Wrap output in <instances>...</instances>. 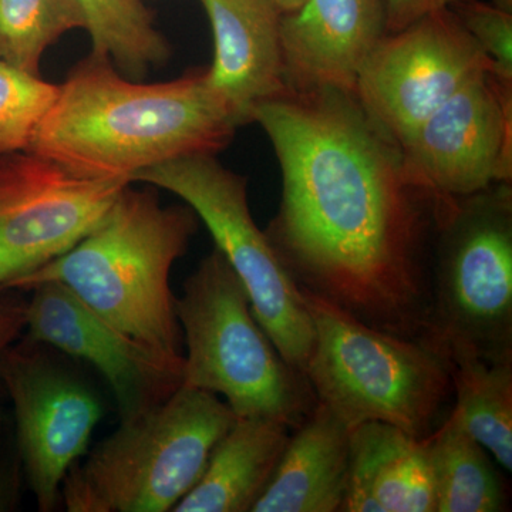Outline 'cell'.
<instances>
[{
	"label": "cell",
	"mask_w": 512,
	"mask_h": 512,
	"mask_svg": "<svg viewBox=\"0 0 512 512\" xmlns=\"http://www.w3.org/2000/svg\"><path fill=\"white\" fill-rule=\"evenodd\" d=\"M274 146L282 200L265 234L299 289L377 330L426 343L436 201L356 97L289 92L251 111Z\"/></svg>",
	"instance_id": "6da1fadb"
},
{
	"label": "cell",
	"mask_w": 512,
	"mask_h": 512,
	"mask_svg": "<svg viewBox=\"0 0 512 512\" xmlns=\"http://www.w3.org/2000/svg\"><path fill=\"white\" fill-rule=\"evenodd\" d=\"M237 127L207 73L138 83L92 53L60 84L26 151L83 177L133 183L156 165L217 153Z\"/></svg>",
	"instance_id": "7a4b0ae2"
},
{
	"label": "cell",
	"mask_w": 512,
	"mask_h": 512,
	"mask_svg": "<svg viewBox=\"0 0 512 512\" xmlns=\"http://www.w3.org/2000/svg\"><path fill=\"white\" fill-rule=\"evenodd\" d=\"M130 185L82 241L6 291L57 282L124 335L184 356L170 274L197 231V215L190 207H163L156 194Z\"/></svg>",
	"instance_id": "3957f363"
},
{
	"label": "cell",
	"mask_w": 512,
	"mask_h": 512,
	"mask_svg": "<svg viewBox=\"0 0 512 512\" xmlns=\"http://www.w3.org/2000/svg\"><path fill=\"white\" fill-rule=\"evenodd\" d=\"M184 333L183 386L224 397L239 419H264L292 431L318 406L305 373L289 365L258 322L247 289L217 248L175 296Z\"/></svg>",
	"instance_id": "277c9868"
},
{
	"label": "cell",
	"mask_w": 512,
	"mask_h": 512,
	"mask_svg": "<svg viewBox=\"0 0 512 512\" xmlns=\"http://www.w3.org/2000/svg\"><path fill=\"white\" fill-rule=\"evenodd\" d=\"M299 291L315 328L306 377L318 403L350 429L380 421L419 440L446 420L454 387L443 353L370 328L338 306Z\"/></svg>",
	"instance_id": "5b68a950"
},
{
	"label": "cell",
	"mask_w": 512,
	"mask_h": 512,
	"mask_svg": "<svg viewBox=\"0 0 512 512\" xmlns=\"http://www.w3.org/2000/svg\"><path fill=\"white\" fill-rule=\"evenodd\" d=\"M235 416L217 394L183 386L120 427L70 468L69 512H167L200 480Z\"/></svg>",
	"instance_id": "8992f818"
},
{
	"label": "cell",
	"mask_w": 512,
	"mask_h": 512,
	"mask_svg": "<svg viewBox=\"0 0 512 512\" xmlns=\"http://www.w3.org/2000/svg\"><path fill=\"white\" fill-rule=\"evenodd\" d=\"M426 345L512 360V195L498 184L436 207Z\"/></svg>",
	"instance_id": "52a82bcc"
},
{
	"label": "cell",
	"mask_w": 512,
	"mask_h": 512,
	"mask_svg": "<svg viewBox=\"0 0 512 512\" xmlns=\"http://www.w3.org/2000/svg\"><path fill=\"white\" fill-rule=\"evenodd\" d=\"M133 183L163 188L185 201L247 289L252 311L286 362L305 373L315 328L298 285L252 218L247 181L215 160L195 154L141 171Z\"/></svg>",
	"instance_id": "ba28073f"
},
{
	"label": "cell",
	"mask_w": 512,
	"mask_h": 512,
	"mask_svg": "<svg viewBox=\"0 0 512 512\" xmlns=\"http://www.w3.org/2000/svg\"><path fill=\"white\" fill-rule=\"evenodd\" d=\"M130 184L83 177L30 151L0 157V292L82 241Z\"/></svg>",
	"instance_id": "9c48e42d"
},
{
	"label": "cell",
	"mask_w": 512,
	"mask_h": 512,
	"mask_svg": "<svg viewBox=\"0 0 512 512\" xmlns=\"http://www.w3.org/2000/svg\"><path fill=\"white\" fill-rule=\"evenodd\" d=\"M490 60L450 8L380 40L357 74V103L399 143Z\"/></svg>",
	"instance_id": "30bf717a"
},
{
	"label": "cell",
	"mask_w": 512,
	"mask_h": 512,
	"mask_svg": "<svg viewBox=\"0 0 512 512\" xmlns=\"http://www.w3.org/2000/svg\"><path fill=\"white\" fill-rule=\"evenodd\" d=\"M511 84L478 73L397 143L410 181L436 201L510 183Z\"/></svg>",
	"instance_id": "8fae6325"
},
{
	"label": "cell",
	"mask_w": 512,
	"mask_h": 512,
	"mask_svg": "<svg viewBox=\"0 0 512 512\" xmlns=\"http://www.w3.org/2000/svg\"><path fill=\"white\" fill-rule=\"evenodd\" d=\"M0 379L15 409L20 458L37 508L55 511L62 503L64 478L86 453L103 416L100 400L30 340L3 353Z\"/></svg>",
	"instance_id": "7c38bea8"
},
{
	"label": "cell",
	"mask_w": 512,
	"mask_h": 512,
	"mask_svg": "<svg viewBox=\"0 0 512 512\" xmlns=\"http://www.w3.org/2000/svg\"><path fill=\"white\" fill-rule=\"evenodd\" d=\"M30 291L25 329L30 342L99 370L113 390L120 421L165 402L183 384L184 356L158 352L124 335L62 284L45 282Z\"/></svg>",
	"instance_id": "4fadbf2b"
},
{
	"label": "cell",
	"mask_w": 512,
	"mask_h": 512,
	"mask_svg": "<svg viewBox=\"0 0 512 512\" xmlns=\"http://www.w3.org/2000/svg\"><path fill=\"white\" fill-rule=\"evenodd\" d=\"M387 35L384 0H302L282 13L291 92H355L357 74Z\"/></svg>",
	"instance_id": "5bb4252c"
},
{
	"label": "cell",
	"mask_w": 512,
	"mask_h": 512,
	"mask_svg": "<svg viewBox=\"0 0 512 512\" xmlns=\"http://www.w3.org/2000/svg\"><path fill=\"white\" fill-rule=\"evenodd\" d=\"M214 35L207 80L239 126L262 101L291 92L281 39L282 12L272 0H201Z\"/></svg>",
	"instance_id": "9a60e30c"
},
{
	"label": "cell",
	"mask_w": 512,
	"mask_h": 512,
	"mask_svg": "<svg viewBox=\"0 0 512 512\" xmlns=\"http://www.w3.org/2000/svg\"><path fill=\"white\" fill-rule=\"evenodd\" d=\"M350 427L318 403L289 437L251 512H339L350 467Z\"/></svg>",
	"instance_id": "2e32d148"
},
{
	"label": "cell",
	"mask_w": 512,
	"mask_h": 512,
	"mask_svg": "<svg viewBox=\"0 0 512 512\" xmlns=\"http://www.w3.org/2000/svg\"><path fill=\"white\" fill-rule=\"evenodd\" d=\"M345 512H436L426 439L367 421L350 431Z\"/></svg>",
	"instance_id": "e0dca14e"
},
{
	"label": "cell",
	"mask_w": 512,
	"mask_h": 512,
	"mask_svg": "<svg viewBox=\"0 0 512 512\" xmlns=\"http://www.w3.org/2000/svg\"><path fill=\"white\" fill-rule=\"evenodd\" d=\"M292 430L264 419H235L198 483L174 512H251Z\"/></svg>",
	"instance_id": "ac0fdd59"
},
{
	"label": "cell",
	"mask_w": 512,
	"mask_h": 512,
	"mask_svg": "<svg viewBox=\"0 0 512 512\" xmlns=\"http://www.w3.org/2000/svg\"><path fill=\"white\" fill-rule=\"evenodd\" d=\"M436 512H501L508 491L494 458L466 429L457 410L426 437Z\"/></svg>",
	"instance_id": "d6986e66"
},
{
	"label": "cell",
	"mask_w": 512,
	"mask_h": 512,
	"mask_svg": "<svg viewBox=\"0 0 512 512\" xmlns=\"http://www.w3.org/2000/svg\"><path fill=\"white\" fill-rule=\"evenodd\" d=\"M454 409L468 433L504 471H512V360L448 355Z\"/></svg>",
	"instance_id": "ffe728a7"
},
{
	"label": "cell",
	"mask_w": 512,
	"mask_h": 512,
	"mask_svg": "<svg viewBox=\"0 0 512 512\" xmlns=\"http://www.w3.org/2000/svg\"><path fill=\"white\" fill-rule=\"evenodd\" d=\"M82 9L93 55L107 57L127 79L140 80L170 56L143 0H76Z\"/></svg>",
	"instance_id": "44dd1931"
},
{
	"label": "cell",
	"mask_w": 512,
	"mask_h": 512,
	"mask_svg": "<svg viewBox=\"0 0 512 512\" xmlns=\"http://www.w3.org/2000/svg\"><path fill=\"white\" fill-rule=\"evenodd\" d=\"M74 29H86L76 0H0V59L39 76L47 47Z\"/></svg>",
	"instance_id": "7402d4cb"
},
{
	"label": "cell",
	"mask_w": 512,
	"mask_h": 512,
	"mask_svg": "<svg viewBox=\"0 0 512 512\" xmlns=\"http://www.w3.org/2000/svg\"><path fill=\"white\" fill-rule=\"evenodd\" d=\"M59 86L0 59V157L26 151Z\"/></svg>",
	"instance_id": "603a6c76"
},
{
	"label": "cell",
	"mask_w": 512,
	"mask_h": 512,
	"mask_svg": "<svg viewBox=\"0 0 512 512\" xmlns=\"http://www.w3.org/2000/svg\"><path fill=\"white\" fill-rule=\"evenodd\" d=\"M454 15L468 35L483 50L501 82L512 83V16L511 10L481 0L456 3Z\"/></svg>",
	"instance_id": "cb8c5ba5"
},
{
	"label": "cell",
	"mask_w": 512,
	"mask_h": 512,
	"mask_svg": "<svg viewBox=\"0 0 512 512\" xmlns=\"http://www.w3.org/2000/svg\"><path fill=\"white\" fill-rule=\"evenodd\" d=\"M387 32H399L436 10L447 9L464 0H384Z\"/></svg>",
	"instance_id": "d4e9b609"
},
{
	"label": "cell",
	"mask_w": 512,
	"mask_h": 512,
	"mask_svg": "<svg viewBox=\"0 0 512 512\" xmlns=\"http://www.w3.org/2000/svg\"><path fill=\"white\" fill-rule=\"evenodd\" d=\"M26 305L22 299H0V357L26 329Z\"/></svg>",
	"instance_id": "484cf974"
},
{
	"label": "cell",
	"mask_w": 512,
	"mask_h": 512,
	"mask_svg": "<svg viewBox=\"0 0 512 512\" xmlns=\"http://www.w3.org/2000/svg\"><path fill=\"white\" fill-rule=\"evenodd\" d=\"M275 3L276 8L281 10L282 13L292 12L301 5L302 0H272Z\"/></svg>",
	"instance_id": "4316f807"
},
{
	"label": "cell",
	"mask_w": 512,
	"mask_h": 512,
	"mask_svg": "<svg viewBox=\"0 0 512 512\" xmlns=\"http://www.w3.org/2000/svg\"><path fill=\"white\" fill-rule=\"evenodd\" d=\"M10 493L6 484L0 478V511L6 510L9 505Z\"/></svg>",
	"instance_id": "83f0119b"
},
{
	"label": "cell",
	"mask_w": 512,
	"mask_h": 512,
	"mask_svg": "<svg viewBox=\"0 0 512 512\" xmlns=\"http://www.w3.org/2000/svg\"><path fill=\"white\" fill-rule=\"evenodd\" d=\"M494 5L500 6V8L511 10L512 0H493Z\"/></svg>",
	"instance_id": "f1b7e54d"
}]
</instances>
